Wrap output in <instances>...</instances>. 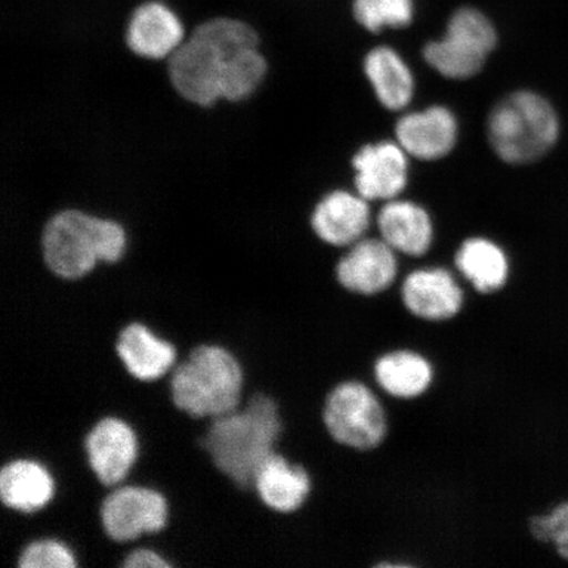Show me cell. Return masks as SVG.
Segmentation results:
<instances>
[{"mask_svg":"<svg viewBox=\"0 0 568 568\" xmlns=\"http://www.w3.org/2000/svg\"><path fill=\"white\" fill-rule=\"evenodd\" d=\"M258 44V34L244 21L226 18L205 21L170 55V80L189 102L212 105L222 98L223 78L233 60Z\"/></svg>","mask_w":568,"mask_h":568,"instance_id":"obj_2","label":"cell"},{"mask_svg":"<svg viewBox=\"0 0 568 568\" xmlns=\"http://www.w3.org/2000/svg\"><path fill=\"white\" fill-rule=\"evenodd\" d=\"M126 237L123 226L81 211L57 213L42 233V255L57 278L81 281L99 262L116 264L123 258Z\"/></svg>","mask_w":568,"mask_h":568,"instance_id":"obj_4","label":"cell"},{"mask_svg":"<svg viewBox=\"0 0 568 568\" xmlns=\"http://www.w3.org/2000/svg\"><path fill=\"white\" fill-rule=\"evenodd\" d=\"M454 266L479 296L503 293L510 280V261L500 245L485 237H473L460 244Z\"/></svg>","mask_w":568,"mask_h":568,"instance_id":"obj_19","label":"cell"},{"mask_svg":"<svg viewBox=\"0 0 568 568\" xmlns=\"http://www.w3.org/2000/svg\"><path fill=\"white\" fill-rule=\"evenodd\" d=\"M17 568H78V560L61 539L41 537L32 539L20 551Z\"/></svg>","mask_w":568,"mask_h":568,"instance_id":"obj_26","label":"cell"},{"mask_svg":"<svg viewBox=\"0 0 568 568\" xmlns=\"http://www.w3.org/2000/svg\"><path fill=\"white\" fill-rule=\"evenodd\" d=\"M314 477L307 467L275 452L261 466L254 480L255 494L266 508L280 515L300 513L314 493Z\"/></svg>","mask_w":568,"mask_h":568,"instance_id":"obj_15","label":"cell"},{"mask_svg":"<svg viewBox=\"0 0 568 568\" xmlns=\"http://www.w3.org/2000/svg\"><path fill=\"white\" fill-rule=\"evenodd\" d=\"M83 447L92 473L109 491L123 485L140 452L136 430L115 416H105L92 426Z\"/></svg>","mask_w":568,"mask_h":568,"instance_id":"obj_11","label":"cell"},{"mask_svg":"<svg viewBox=\"0 0 568 568\" xmlns=\"http://www.w3.org/2000/svg\"><path fill=\"white\" fill-rule=\"evenodd\" d=\"M282 436L278 402L265 393H254L237 410L207 418L199 446L241 491L255 494V477L265 460L278 452Z\"/></svg>","mask_w":568,"mask_h":568,"instance_id":"obj_1","label":"cell"},{"mask_svg":"<svg viewBox=\"0 0 568 568\" xmlns=\"http://www.w3.org/2000/svg\"><path fill=\"white\" fill-rule=\"evenodd\" d=\"M337 262L335 278L347 295L375 300L399 280L397 253L382 239H362Z\"/></svg>","mask_w":568,"mask_h":568,"instance_id":"obj_10","label":"cell"},{"mask_svg":"<svg viewBox=\"0 0 568 568\" xmlns=\"http://www.w3.org/2000/svg\"><path fill=\"white\" fill-rule=\"evenodd\" d=\"M55 494L51 471L31 458H18L0 467V504L20 514H34L48 506Z\"/></svg>","mask_w":568,"mask_h":568,"instance_id":"obj_18","label":"cell"},{"mask_svg":"<svg viewBox=\"0 0 568 568\" xmlns=\"http://www.w3.org/2000/svg\"><path fill=\"white\" fill-rule=\"evenodd\" d=\"M168 520V499L152 487L123 483L111 488L101 504L103 530L122 546L124 557L138 539L165 529Z\"/></svg>","mask_w":568,"mask_h":568,"instance_id":"obj_8","label":"cell"},{"mask_svg":"<svg viewBox=\"0 0 568 568\" xmlns=\"http://www.w3.org/2000/svg\"><path fill=\"white\" fill-rule=\"evenodd\" d=\"M183 27L165 4L149 2L134 10L128 24L126 44L133 53L160 60L182 44Z\"/></svg>","mask_w":568,"mask_h":568,"instance_id":"obj_21","label":"cell"},{"mask_svg":"<svg viewBox=\"0 0 568 568\" xmlns=\"http://www.w3.org/2000/svg\"><path fill=\"white\" fill-rule=\"evenodd\" d=\"M120 568H173V566L158 550L140 545L128 550Z\"/></svg>","mask_w":568,"mask_h":568,"instance_id":"obj_27","label":"cell"},{"mask_svg":"<svg viewBox=\"0 0 568 568\" xmlns=\"http://www.w3.org/2000/svg\"><path fill=\"white\" fill-rule=\"evenodd\" d=\"M116 353L134 379L154 382L163 378L180 361L176 346L162 338L144 323L132 322L119 332Z\"/></svg>","mask_w":568,"mask_h":568,"instance_id":"obj_17","label":"cell"},{"mask_svg":"<svg viewBox=\"0 0 568 568\" xmlns=\"http://www.w3.org/2000/svg\"><path fill=\"white\" fill-rule=\"evenodd\" d=\"M395 136L409 158L422 161L442 160L457 144V118L444 105L409 112L397 120Z\"/></svg>","mask_w":568,"mask_h":568,"instance_id":"obj_14","label":"cell"},{"mask_svg":"<svg viewBox=\"0 0 568 568\" xmlns=\"http://www.w3.org/2000/svg\"><path fill=\"white\" fill-rule=\"evenodd\" d=\"M267 63L258 48H248L233 60L223 78L222 98L240 102L251 97L264 81Z\"/></svg>","mask_w":568,"mask_h":568,"instance_id":"obj_23","label":"cell"},{"mask_svg":"<svg viewBox=\"0 0 568 568\" xmlns=\"http://www.w3.org/2000/svg\"><path fill=\"white\" fill-rule=\"evenodd\" d=\"M365 75L385 109L402 111L415 94V78L407 62L393 48L378 47L364 61Z\"/></svg>","mask_w":568,"mask_h":568,"instance_id":"obj_22","label":"cell"},{"mask_svg":"<svg viewBox=\"0 0 568 568\" xmlns=\"http://www.w3.org/2000/svg\"><path fill=\"white\" fill-rule=\"evenodd\" d=\"M381 239L397 254L423 257L433 245V222L420 204L396 197L386 202L378 216Z\"/></svg>","mask_w":568,"mask_h":568,"instance_id":"obj_20","label":"cell"},{"mask_svg":"<svg viewBox=\"0 0 568 568\" xmlns=\"http://www.w3.org/2000/svg\"><path fill=\"white\" fill-rule=\"evenodd\" d=\"M355 191L366 201H393L407 187L409 155L397 141L362 146L352 160Z\"/></svg>","mask_w":568,"mask_h":568,"instance_id":"obj_13","label":"cell"},{"mask_svg":"<svg viewBox=\"0 0 568 568\" xmlns=\"http://www.w3.org/2000/svg\"><path fill=\"white\" fill-rule=\"evenodd\" d=\"M399 302L417 322L442 325L456 320L467 305L457 275L443 266L412 270L399 284Z\"/></svg>","mask_w":568,"mask_h":568,"instance_id":"obj_9","label":"cell"},{"mask_svg":"<svg viewBox=\"0 0 568 568\" xmlns=\"http://www.w3.org/2000/svg\"><path fill=\"white\" fill-rule=\"evenodd\" d=\"M312 230L325 244L349 247L365 239L371 225L368 201L357 191H332L320 201L312 212Z\"/></svg>","mask_w":568,"mask_h":568,"instance_id":"obj_16","label":"cell"},{"mask_svg":"<svg viewBox=\"0 0 568 568\" xmlns=\"http://www.w3.org/2000/svg\"><path fill=\"white\" fill-rule=\"evenodd\" d=\"M322 423L326 436L339 449L373 453L385 445L389 435L388 404L372 383L344 379L326 394Z\"/></svg>","mask_w":568,"mask_h":568,"instance_id":"obj_6","label":"cell"},{"mask_svg":"<svg viewBox=\"0 0 568 568\" xmlns=\"http://www.w3.org/2000/svg\"><path fill=\"white\" fill-rule=\"evenodd\" d=\"M414 0H354L355 21L368 32L408 27L414 20Z\"/></svg>","mask_w":568,"mask_h":568,"instance_id":"obj_24","label":"cell"},{"mask_svg":"<svg viewBox=\"0 0 568 568\" xmlns=\"http://www.w3.org/2000/svg\"><path fill=\"white\" fill-rule=\"evenodd\" d=\"M497 44V33L485 13L464 7L453 13L443 39L424 48V59L438 74L465 81L480 73Z\"/></svg>","mask_w":568,"mask_h":568,"instance_id":"obj_7","label":"cell"},{"mask_svg":"<svg viewBox=\"0 0 568 568\" xmlns=\"http://www.w3.org/2000/svg\"><path fill=\"white\" fill-rule=\"evenodd\" d=\"M166 378L174 406L196 420L229 415L243 406L244 368L224 346L197 345Z\"/></svg>","mask_w":568,"mask_h":568,"instance_id":"obj_3","label":"cell"},{"mask_svg":"<svg viewBox=\"0 0 568 568\" xmlns=\"http://www.w3.org/2000/svg\"><path fill=\"white\" fill-rule=\"evenodd\" d=\"M487 136L501 161L528 165L557 145L560 120L548 99L535 91L520 90L494 106L488 116Z\"/></svg>","mask_w":568,"mask_h":568,"instance_id":"obj_5","label":"cell"},{"mask_svg":"<svg viewBox=\"0 0 568 568\" xmlns=\"http://www.w3.org/2000/svg\"><path fill=\"white\" fill-rule=\"evenodd\" d=\"M527 532L532 541L548 546L568 562V500L532 514L528 518Z\"/></svg>","mask_w":568,"mask_h":568,"instance_id":"obj_25","label":"cell"},{"mask_svg":"<svg viewBox=\"0 0 568 568\" xmlns=\"http://www.w3.org/2000/svg\"><path fill=\"white\" fill-rule=\"evenodd\" d=\"M435 364L422 351L397 346L383 352L372 367L373 386L390 402H417L435 386Z\"/></svg>","mask_w":568,"mask_h":568,"instance_id":"obj_12","label":"cell"}]
</instances>
